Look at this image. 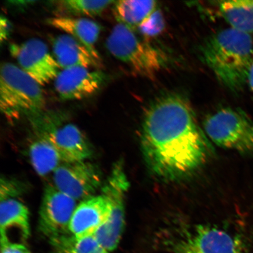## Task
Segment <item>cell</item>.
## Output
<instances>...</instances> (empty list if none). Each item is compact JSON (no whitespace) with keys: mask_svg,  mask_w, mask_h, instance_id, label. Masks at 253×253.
<instances>
[{"mask_svg":"<svg viewBox=\"0 0 253 253\" xmlns=\"http://www.w3.org/2000/svg\"><path fill=\"white\" fill-rule=\"evenodd\" d=\"M201 54L221 84L234 92L243 89L253 59L252 35L230 27L221 30L205 41Z\"/></svg>","mask_w":253,"mask_h":253,"instance_id":"2","label":"cell"},{"mask_svg":"<svg viewBox=\"0 0 253 253\" xmlns=\"http://www.w3.org/2000/svg\"><path fill=\"white\" fill-rule=\"evenodd\" d=\"M165 28V20L162 12L158 8L140 26L139 32L145 37L152 38L160 35Z\"/></svg>","mask_w":253,"mask_h":253,"instance_id":"22","label":"cell"},{"mask_svg":"<svg viewBox=\"0 0 253 253\" xmlns=\"http://www.w3.org/2000/svg\"><path fill=\"white\" fill-rule=\"evenodd\" d=\"M9 51L19 67L41 86L54 80L59 74L58 63L42 41L31 39L20 44L12 43Z\"/></svg>","mask_w":253,"mask_h":253,"instance_id":"10","label":"cell"},{"mask_svg":"<svg viewBox=\"0 0 253 253\" xmlns=\"http://www.w3.org/2000/svg\"><path fill=\"white\" fill-rule=\"evenodd\" d=\"M11 30V24L7 18L2 15L0 18V39L1 43L8 39Z\"/></svg>","mask_w":253,"mask_h":253,"instance_id":"24","label":"cell"},{"mask_svg":"<svg viewBox=\"0 0 253 253\" xmlns=\"http://www.w3.org/2000/svg\"><path fill=\"white\" fill-rule=\"evenodd\" d=\"M31 122L36 135L49 141L63 163L88 160L92 156L89 141L74 123L42 112L31 118Z\"/></svg>","mask_w":253,"mask_h":253,"instance_id":"6","label":"cell"},{"mask_svg":"<svg viewBox=\"0 0 253 253\" xmlns=\"http://www.w3.org/2000/svg\"><path fill=\"white\" fill-rule=\"evenodd\" d=\"M218 6L230 28L253 34V0H226L220 1Z\"/></svg>","mask_w":253,"mask_h":253,"instance_id":"18","label":"cell"},{"mask_svg":"<svg viewBox=\"0 0 253 253\" xmlns=\"http://www.w3.org/2000/svg\"><path fill=\"white\" fill-rule=\"evenodd\" d=\"M46 100L41 85L19 67L2 63L0 69V109L9 120L39 115Z\"/></svg>","mask_w":253,"mask_h":253,"instance_id":"3","label":"cell"},{"mask_svg":"<svg viewBox=\"0 0 253 253\" xmlns=\"http://www.w3.org/2000/svg\"><path fill=\"white\" fill-rule=\"evenodd\" d=\"M23 192V188L18 182L7 178H1V189H0L1 199L18 197Z\"/></svg>","mask_w":253,"mask_h":253,"instance_id":"23","label":"cell"},{"mask_svg":"<svg viewBox=\"0 0 253 253\" xmlns=\"http://www.w3.org/2000/svg\"><path fill=\"white\" fill-rule=\"evenodd\" d=\"M77 201L53 185L44 191L39 211V229L49 239L69 234V227Z\"/></svg>","mask_w":253,"mask_h":253,"instance_id":"11","label":"cell"},{"mask_svg":"<svg viewBox=\"0 0 253 253\" xmlns=\"http://www.w3.org/2000/svg\"><path fill=\"white\" fill-rule=\"evenodd\" d=\"M115 1H94V0H62L55 2L59 17H75V16L96 17L114 4Z\"/></svg>","mask_w":253,"mask_h":253,"instance_id":"21","label":"cell"},{"mask_svg":"<svg viewBox=\"0 0 253 253\" xmlns=\"http://www.w3.org/2000/svg\"></svg>","mask_w":253,"mask_h":253,"instance_id":"27","label":"cell"},{"mask_svg":"<svg viewBox=\"0 0 253 253\" xmlns=\"http://www.w3.org/2000/svg\"><path fill=\"white\" fill-rule=\"evenodd\" d=\"M206 136L184 98L175 94L158 98L148 107L142 124L141 150L148 169L167 181L191 175L210 156Z\"/></svg>","mask_w":253,"mask_h":253,"instance_id":"1","label":"cell"},{"mask_svg":"<svg viewBox=\"0 0 253 253\" xmlns=\"http://www.w3.org/2000/svg\"><path fill=\"white\" fill-rule=\"evenodd\" d=\"M106 80L100 71L78 66L62 69L54 79L55 89L63 100L85 99L96 93Z\"/></svg>","mask_w":253,"mask_h":253,"instance_id":"12","label":"cell"},{"mask_svg":"<svg viewBox=\"0 0 253 253\" xmlns=\"http://www.w3.org/2000/svg\"><path fill=\"white\" fill-rule=\"evenodd\" d=\"M106 45L111 54L142 77L153 79L167 65L165 53L141 40L125 25L113 28Z\"/></svg>","mask_w":253,"mask_h":253,"instance_id":"4","label":"cell"},{"mask_svg":"<svg viewBox=\"0 0 253 253\" xmlns=\"http://www.w3.org/2000/svg\"><path fill=\"white\" fill-rule=\"evenodd\" d=\"M47 23L50 26L75 38L87 47L95 58L101 62L96 45L102 27L96 22L86 18L56 16L49 19Z\"/></svg>","mask_w":253,"mask_h":253,"instance_id":"16","label":"cell"},{"mask_svg":"<svg viewBox=\"0 0 253 253\" xmlns=\"http://www.w3.org/2000/svg\"><path fill=\"white\" fill-rule=\"evenodd\" d=\"M0 233L2 246L24 245L30 235V211L17 197L1 199Z\"/></svg>","mask_w":253,"mask_h":253,"instance_id":"13","label":"cell"},{"mask_svg":"<svg viewBox=\"0 0 253 253\" xmlns=\"http://www.w3.org/2000/svg\"><path fill=\"white\" fill-rule=\"evenodd\" d=\"M204 128L217 146L242 153H253V122L239 109L224 107L207 117Z\"/></svg>","mask_w":253,"mask_h":253,"instance_id":"7","label":"cell"},{"mask_svg":"<svg viewBox=\"0 0 253 253\" xmlns=\"http://www.w3.org/2000/svg\"><path fill=\"white\" fill-rule=\"evenodd\" d=\"M52 42L53 55L60 68L99 67L101 62L86 46L69 35H59L53 38Z\"/></svg>","mask_w":253,"mask_h":253,"instance_id":"15","label":"cell"},{"mask_svg":"<svg viewBox=\"0 0 253 253\" xmlns=\"http://www.w3.org/2000/svg\"><path fill=\"white\" fill-rule=\"evenodd\" d=\"M1 253H30L24 245H12L1 247Z\"/></svg>","mask_w":253,"mask_h":253,"instance_id":"25","label":"cell"},{"mask_svg":"<svg viewBox=\"0 0 253 253\" xmlns=\"http://www.w3.org/2000/svg\"><path fill=\"white\" fill-rule=\"evenodd\" d=\"M28 156L35 171L41 176L53 173L63 163L55 148L45 139L37 135L28 147Z\"/></svg>","mask_w":253,"mask_h":253,"instance_id":"17","label":"cell"},{"mask_svg":"<svg viewBox=\"0 0 253 253\" xmlns=\"http://www.w3.org/2000/svg\"><path fill=\"white\" fill-rule=\"evenodd\" d=\"M157 8L152 0H120L114 4V14L119 23L138 28Z\"/></svg>","mask_w":253,"mask_h":253,"instance_id":"19","label":"cell"},{"mask_svg":"<svg viewBox=\"0 0 253 253\" xmlns=\"http://www.w3.org/2000/svg\"><path fill=\"white\" fill-rule=\"evenodd\" d=\"M109 202L102 194L85 199L78 204L69 227V234L77 237L94 235L109 220Z\"/></svg>","mask_w":253,"mask_h":253,"instance_id":"14","label":"cell"},{"mask_svg":"<svg viewBox=\"0 0 253 253\" xmlns=\"http://www.w3.org/2000/svg\"><path fill=\"white\" fill-rule=\"evenodd\" d=\"M247 84H249L253 92V59L249 67L248 78H247Z\"/></svg>","mask_w":253,"mask_h":253,"instance_id":"26","label":"cell"},{"mask_svg":"<svg viewBox=\"0 0 253 253\" xmlns=\"http://www.w3.org/2000/svg\"><path fill=\"white\" fill-rule=\"evenodd\" d=\"M129 182L122 160L114 164L108 178L104 182L101 194L109 201V219L94 233L97 241L110 253L118 248L125 227V198Z\"/></svg>","mask_w":253,"mask_h":253,"instance_id":"8","label":"cell"},{"mask_svg":"<svg viewBox=\"0 0 253 253\" xmlns=\"http://www.w3.org/2000/svg\"><path fill=\"white\" fill-rule=\"evenodd\" d=\"M52 180L55 188L77 202L94 197L104 183L99 168L87 160L62 163Z\"/></svg>","mask_w":253,"mask_h":253,"instance_id":"9","label":"cell"},{"mask_svg":"<svg viewBox=\"0 0 253 253\" xmlns=\"http://www.w3.org/2000/svg\"><path fill=\"white\" fill-rule=\"evenodd\" d=\"M52 253H110L103 248L94 235L84 237L67 234L50 239Z\"/></svg>","mask_w":253,"mask_h":253,"instance_id":"20","label":"cell"},{"mask_svg":"<svg viewBox=\"0 0 253 253\" xmlns=\"http://www.w3.org/2000/svg\"><path fill=\"white\" fill-rule=\"evenodd\" d=\"M163 243L172 253H246L239 238L217 227L204 224L172 230Z\"/></svg>","mask_w":253,"mask_h":253,"instance_id":"5","label":"cell"}]
</instances>
